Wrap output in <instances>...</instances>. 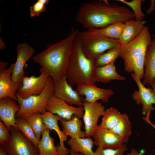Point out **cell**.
Listing matches in <instances>:
<instances>
[{
  "label": "cell",
  "instance_id": "1",
  "mask_svg": "<svg viewBox=\"0 0 155 155\" xmlns=\"http://www.w3.org/2000/svg\"><path fill=\"white\" fill-rule=\"evenodd\" d=\"M135 19L128 7L105 0L84 3L80 7L75 20L87 29H98L112 24Z\"/></svg>",
  "mask_w": 155,
  "mask_h": 155
},
{
  "label": "cell",
  "instance_id": "2",
  "mask_svg": "<svg viewBox=\"0 0 155 155\" xmlns=\"http://www.w3.org/2000/svg\"><path fill=\"white\" fill-rule=\"evenodd\" d=\"M79 32L72 28L67 36L49 44L44 51L33 57L34 61L45 69L53 79L65 76L73 43Z\"/></svg>",
  "mask_w": 155,
  "mask_h": 155
},
{
  "label": "cell",
  "instance_id": "3",
  "mask_svg": "<svg viewBox=\"0 0 155 155\" xmlns=\"http://www.w3.org/2000/svg\"><path fill=\"white\" fill-rule=\"evenodd\" d=\"M80 32L75 40L65 74L72 86L95 83L94 79L96 67L95 61L88 58L83 52L79 39Z\"/></svg>",
  "mask_w": 155,
  "mask_h": 155
},
{
  "label": "cell",
  "instance_id": "4",
  "mask_svg": "<svg viewBox=\"0 0 155 155\" xmlns=\"http://www.w3.org/2000/svg\"><path fill=\"white\" fill-rule=\"evenodd\" d=\"M152 40L148 27L144 26L137 37L122 46L120 57L123 60L125 70L134 73L141 80L144 78L146 51Z\"/></svg>",
  "mask_w": 155,
  "mask_h": 155
},
{
  "label": "cell",
  "instance_id": "5",
  "mask_svg": "<svg viewBox=\"0 0 155 155\" xmlns=\"http://www.w3.org/2000/svg\"><path fill=\"white\" fill-rule=\"evenodd\" d=\"M79 37L83 52L87 57L94 61L106 51L121 44L118 40L105 37L95 28L80 32Z\"/></svg>",
  "mask_w": 155,
  "mask_h": 155
},
{
  "label": "cell",
  "instance_id": "6",
  "mask_svg": "<svg viewBox=\"0 0 155 155\" xmlns=\"http://www.w3.org/2000/svg\"><path fill=\"white\" fill-rule=\"evenodd\" d=\"M54 94L53 79L49 77L45 89L40 94L32 95L24 99L18 98L20 106V109L16 114L18 118L25 119L34 113H44L47 111L48 101Z\"/></svg>",
  "mask_w": 155,
  "mask_h": 155
},
{
  "label": "cell",
  "instance_id": "7",
  "mask_svg": "<svg viewBox=\"0 0 155 155\" xmlns=\"http://www.w3.org/2000/svg\"><path fill=\"white\" fill-rule=\"evenodd\" d=\"M9 140L3 146L8 155H39V150L20 131L13 126L10 128Z\"/></svg>",
  "mask_w": 155,
  "mask_h": 155
},
{
  "label": "cell",
  "instance_id": "8",
  "mask_svg": "<svg viewBox=\"0 0 155 155\" xmlns=\"http://www.w3.org/2000/svg\"><path fill=\"white\" fill-rule=\"evenodd\" d=\"M39 71L40 74L38 76L32 75L24 77L22 86L16 93L17 98L24 99L32 95L40 94L43 91L50 76L47 71L43 67H41Z\"/></svg>",
  "mask_w": 155,
  "mask_h": 155
},
{
  "label": "cell",
  "instance_id": "9",
  "mask_svg": "<svg viewBox=\"0 0 155 155\" xmlns=\"http://www.w3.org/2000/svg\"><path fill=\"white\" fill-rule=\"evenodd\" d=\"M83 100L84 113L83 117L86 137H91L98 125L100 117L105 110L104 106L98 101L89 102Z\"/></svg>",
  "mask_w": 155,
  "mask_h": 155
},
{
  "label": "cell",
  "instance_id": "10",
  "mask_svg": "<svg viewBox=\"0 0 155 155\" xmlns=\"http://www.w3.org/2000/svg\"><path fill=\"white\" fill-rule=\"evenodd\" d=\"M46 110L47 111L67 120L71 119L73 115L81 118L84 113L83 106L75 107L70 105L63 100L57 97L54 95L49 99Z\"/></svg>",
  "mask_w": 155,
  "mask_h": 155
},
{
  "label": "cell",
  "instance_id": "11",
  "mask_svg": "<svg viewBox=\"0 0 155 155\" xmlns=\"http://www.w3.org/2000/svg\"><path fill=\"white\" fill-rule=\"evenodd\" d=\"M17 53L16 60L14 63L11 78L16 84H22L25 76L24 67L26 62L33 57L34 49L27 43L18 44L16 47Z\"/></svg>",
  "mask_w": 155,
  "mask_h": 155
},
{
  "label": "cell",
  "instance_id": "12",
  "mask_svg": "<svg viewBox=\"0 0 155 155\" xmlns=\"http://www.w3.org/2000/svg\"><path fill=\"white\" fill-rule=\"evenodd\" d=\"M131 76L138 88L133 92L132 98L137 104L142 105V114L145 116L148 112L155 110L153 106V104L155 105V94L152 89L146 87L137 75L132 73Z\"/></svg>",
  "mask_w": 155,
  "mask_h": 155
},
{
  "label": "cell",
  "instance_id": "13",
  "mask_svg": "<svg viewBox=\"0 0 155 155\" xmlns=\"http://www.w3.org/2000/svg\"><path fill=\"white\" fill-rule=\"evenodd\" d=\"M8 64V63L0 61V99L9 97L18 101L16 93L22 83L16 84L13 82L11 75L14 63L7 69L5 67Z\"/></svg>",
  "mask_w": 155,
  "mask_h": 155
},
{
  "label": "cell",
  "instance_id": "14",
  "mask_svg": "<svg viewBox=\"0 0 155 155\" xmlns=\"http://www.w3.org/2000/svg\"><path fill=\"white\" fill-rule=\"evenodd\" d=\"M54 95L68 104L77 106H83V100L81 96L68 82L65 76L53 79Z\"/></svg>",
  "mask_w": 155,
  "mask_h": 155
},
{
  "label": "cell",
  "instance_id": "15",
  "mask_svg": "<svg viewBox=\"0 0 155 155\" xmlns=\"http://www.w3.org/2000/svg\"><path fill=\"white\" fill-rule=\"evenodd\" d=\"M75 90L81 96H85L84 100L89 102L101 100L106 103L114 94L111 89L100 88L94 84L77 86Z\"/></svg>",
  "mask_w": 155,
  "mask_h": 155
},
{
  "label": "cell",
  "instance_id": "16",
  "mask_svg": "<svg viewBox=\"0 0 155 155\" xmlns=\"http://www.w3.org/2000/svg\"><path fill=\"white\" fill-rule=\"evenodd\" d=\"M92 137L94 145L103 148L117 149L125 143L111 130L106 129L97 127Z\"/></svg>",
  "mask_w": 155,
  "mask_h": 155
},
{
  "label": "cell",
  "instance_id": "17",
  "mask_svg": "<svg viewBox=\"0 0 155 155\" xmlns=\"http://www.w3.org/2000/svg\"><path fill=\"white\" fill-rule=\"evenodd\" d=\"M20 109L16 101L9 97L0 99V120L9 130L13 126L16 128L15 115Z\"/></svg>",
  "mask_w": 155,
  "mask_h": 155
},
{
  "label": "cell",
  "instance_id": "18",
  "mask_svg": "<svg viewBox=\"0 0 155 155\" xmlns=\"http://www.w3.org/2000/svg\"><path fill=\"white\" fill-rule=\"evenodd\" d=\"M43 122L46 127L51 130H54L57 133L59 139V145H58L57 149L60 155L70 154V150L66 148L64 145V142L67 138L65 136L60 129L58 121L60 118L58 116L46 111L42 114Z\"/></svg>",
  "mask_w": 155,
  "mask_h": 155
},
{
  "label": "cell",
  "instance_id": "19",
  "mask_svg": "<svg viewBox=\"0 0 155 155\" xmlns=\"http://www.w3.org/2000/svg\"><path fill=\"white\" fill-rule=\"evenodd\" d=\"M115 61L100 67H96L94 72L95 83L99 82L106 84L113 80L123 81L124 77L118 73L114 65Z\"/></svg>",
  "mask_w": 155,
  "mask_h": 155
},
{
  "label": "cell",
  "instance_id": "20",
  "mask_svg": "<svg viewBox=\"0 0 155 155\" xmlns=\"http://www.w3.org/2000/svg\"><path fill=\"white\" fill-rule=\"evenodd\" d=\"M153 35L151 44L147 49L144 60V85H150L155 77V35Z\"/></svg>",
  "mask_w": 155,
  "mask_h": 155
},
{
  "label": "cell",
  "instance_id": "21",
  "mask_svg": "<svg viewBox=\"0 0 155 155\" xmlns=\"http://www.w3.org/2000/svg\"><path fill=\"white\" fill-rule=\"evenodd\" d=\"M146 21L132 19L124 23L122 34L118 40L122 46L125 45L133 40L140 33Z\"/></svg>",
  "mask_w": 155,
  "mask_h": 155
},
{
  "label": "cell",
  "instance_id": "22",
  "mask_svg": "<svg viewBox=\"0 0 155 155\" xmlns=\"http://www.w3.org/2000/svg\"><path fill=\"white\" fill-rule=\"evenodd\" d=\"M79 118L73 115L71 119L67 120L60 118L59 121L62 128V131L66 137L76 139L86 137L85 131L82 130V122Z\"/></svg>",
  "mask_w": 155,
  "mask_h": 155
},
{
  "label": "cell",
  "instance_id": "23",
  "mask_svg": "<svg viewBox=\"0 0 155 155\" xmlns=\"http://www.w3.org/2000/svg\"><path fill=\"white\" fill-rule=\"evenodd\" d=\"M67 143L70 147V151L80 153L84 155H94L93 150V140L90 137L73 139L71 138Z\"/></svg>",
  "mask_w": 155,
  "mask_h": 155
},
{
  "label": "cell",
  "instance_id": "24",
  "mask_svg": "<svg viewBox=\"0 0 155 155\" xmlns=\"http://www.w3.org/2000/svg\"><path fill=\"white\" fill-rule=\"evenodd\" d=\"M50 131L46 128L42 133V137L37 146L39 155H60L57 146H55L53 138L50 136Z\"/></svg>",
  "mask_w": 155,
  "mask_h": 155
},
{
  "label": "cell",
  "instance_id": "25",
  "mask_svg": "<svg viewBox=\"0 0 155 155\" xmlns=\"http://www.w3.org/2000/svg\"><path fill=\"white\" fill-rule=\"evenodd\" d=\"M111 130L124 143L127 142L132 133L131 123L127 115L122 114L116 125Z\"/></svg>",
  "mask_w": 155,
  "mask_h": 155
},
{
  "label": "cell",
  "instance_id": "26",
  "mask_svg": "<svg viewBox=\"0 0 155 155\" xmlns=\"http://www.w3.org/2000/svg\"><path fill=\"white\" fill-rule=\"evenodd\" d=\"M122 114L116 108L111 107L105 110L101 122L98 127L111 129L116 125Z\"/></svg>",
  "mask_w": 155,
  "mask_h": 155
},
{
  "label": "cell",
  "instance_id": "27",
  "mask_svg": "<svg viewBox=\"0 0 155 155\" xmlns=\"http://www.w3.org/2000/svg\"><path fill=\"white\" fill-rule=\"evenodd\" d=\"M124 27V23L118 22L96 30L99 34L105 37L118 40L122 34Z\"/></svg>",
  "mask_w": 155,
  "mask_h": 155
},
{
  "label": "cell",
  "instance_id": "28",
  "mask_svg": "<svg viewBox=\"0 0 155 155\" xmlns=\"http://www.w3.org/2000/svg\"><path fill=\"white\" fill-rule=\"evenodd\" d=\"M122 46L120 44L101 55L95 60L96 66H102L115 61L116 59L120 56Z\"/></svg>",
  "mask_w": 155,
  "mask_h": 155
},
{
  "label": "cell",
  "instance_id": "29",
  "mask_svg": "<svg viewBox=\"0 0 155 155\" xmlns=\"http://www.w3.org/2000/svg\"><path fill=\"white\" fill-rule=\"evenodd\" d=\"M33 130L36 137L39 141L43 131L46 127L43 122L42 114L34 113L25 119Z\"/></svg>",
  "mask_w": 155,
  "mask_h": 155
},
{
  "label": "cell",
  "instance_id": "30",
  "mask_svg": "<svg viewBox=\"0 0 155 155\" xmlns=\"http://www.w3.org/2000/svg\"><path fill=\"white\" fill-rule=\"evenodd\" d=\"M16 129L20 131L35 145L38 146L39 141L30 126L25 119L17 118L16 119Z\"/></svg>",
  "mask_w": 155,
  "mask_h": 155
},
{
  "label": "cell",
  "instance_id": "31",
  "mask_svg": "<svg viewBox=\"0 0 155 155\" xmlns=\"http://www.w3.org/2000/svg\"><path fill=\"white\" fill-rule=\"evenodd\" d=\"M123 3L132 9L135 16V20H143L145 16V14L142 12L141 9L142 3L144 0H133L128 1L125 0H117Z\"/></svg>",
  "mask_w": 155,
  "mask_h": 155
},
{
  "label": "cell",
  "instance_id": "32",
  "mask_svg": "<svg viewBox=\"0 0 155 155\" xmlns=\"http://www.w3.org/2000/svg\"><path fill=\"white\" fill-rule=\"evenodd\" d=\"M127 149L125 144L120 147L115 149H105L97 147L94 151V155H124V153Z\"/></svg>",
  "mask_w": 155,
  "mask_h": 155
},
{
  "label": "cell",
  "instance_id": "33",
  "mask_svg": "<svg viewBox=\"0 0 155 155\" xmlns=\"http://www.w3.org/2000/svg\"><path fill=\"white\" fill-rule=\"evenodd\" d=\"M49 0H38L30 7V16L31 17L38 16L46 9L45 5Z\"/></svg>",
  "mask_w": 155,
  "mask_h": 155
},
{
  "label": "cell",
  "instance_id": "34",
  "mask_svg": "<svg viewBox=\"0 0 155 155\" xmlns=\"http://www.w3.org/2000/svg\"><path fill=\"white\" fill-rule=\"evenodd\" d=\"M9 130L1 121H0V144L3 146L8 142L11 138Z\"/></svg>",
  "mask_w": 155,
  "mask_h": 155
},
{
  "label": "cell",
  "instance_id": "35",
  "mask_svg": "<svg viewBox=\"0 0 155 155\" xmlns=\"http://www.w3.org/2000/svg\"><path fill=\"white\" fill-rule=\"evenodd\" d=\"M151 112L150 111L148 112L146 116L143 117V119L145 122L150 125L155 129V125L150 120V115ZM154 152L155 153V146L154 149Z\"/></svg>",
  "mask_w": 155,
  "mask_h": 155
},
{
  "label": "cell",
  "instance_id": "36",
  "mask_svg": "<svg viewBox=\"0 0 155 155\" xmlns=\"http://www.w3.org/2000/svg\"><path fill=\"white\" fill-rule=\"evenodd\" d=\"M126 155H145L143 154H141L139 152L136 150L134 149H132L130 151V152L127 153ZM146 155H152L151 154H148Z\"/></svg>",
  "mask_w": 155,
  "mask_h": 155
},
{
  "label": "cell",
  "instance_id": "37",
  "mask_svg": "<svg viewBox=\"0 0 155 155\" xmlns=\"http://www.w3.org/2000/svg\"><path fill=\"white\" fill-rule=\"evenodd\" d=\"M0 155H8L4 147L1 146L0 147Z\"/></svg>",
  "mask_w": 155,
  "mask_h": 155
},
{
  "label": "cell",
  "instance_id": "38",
  "mask_svg": "<svg viewBox=\"0 0 155 155\" xmlns=\"http://www.w3.org/2000/svg\"><path fill=\"white\" fill-rule=\"evenodd\" d=\"M150 85L152 86V89L155 94V77L153 79Z\"/></svg>",
  "mask_w": 155,
  "mask_h": 155
},
{
  "label": "cell",
  "instance_id": "39",
  "mask_svg": "<svg viewBox=\"0 0 155 155\" xmlns=\"http://www.w3.org/2000/svg\"><path fill=\"white\" fill-rule=\"evenodd\" d=\"M70 155H84L80 153H76L70 150Z\"/></svg>",
  "mask_w": 155,
  "mask_h": 155
}]
</instances>
